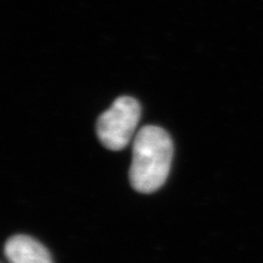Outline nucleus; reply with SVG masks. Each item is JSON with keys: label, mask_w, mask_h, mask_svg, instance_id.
Masks as SVG:
<instances>
[{"label": "nucleus", "mask_w": 263, "mask_h": 263, "mask_svg": "<svg viewBox=\"0 0 263 263\" xmlns=\"http://www.w3.org/2000/svg\"><path fill=\"white\" fill-rule=\"evenodd\" d=\"M172 155L174 146L166 130L157 126L143 127L133 145L129 169L132 186L142 193L157 191L169 175Z\"/></svg>", "instance_id": "1"}, {"label": "nucleus", "mask_w": 263, "mask_h": 263, "mask_svg": "<svg viewBox=\"0 0 263 263\" xmlns=\"http://www.w3.org/2000/svg\"><path fill=\"white\" fill-rule=\"evenodd\" d=\"M7 259L11 263H53L43 245L29 236H13L5 246Z\"/></svg>", "instance_id": "3"}, {"label": "nucleus", "mask_w": 263, "mask_h": 263, "mask_svg": "<svg viewBox=\"0 0 263 263\" xmlns=\"http://www.w3.org/2000/svg\"><path fill=\"white\" fill-rule=\"evenodd\" d=\"M141 118V106L134 98L120 97L98 120L97 132L101 143L111 151L126 147Z\"/></svg>", "instance_id": "2"}]
</instances>
